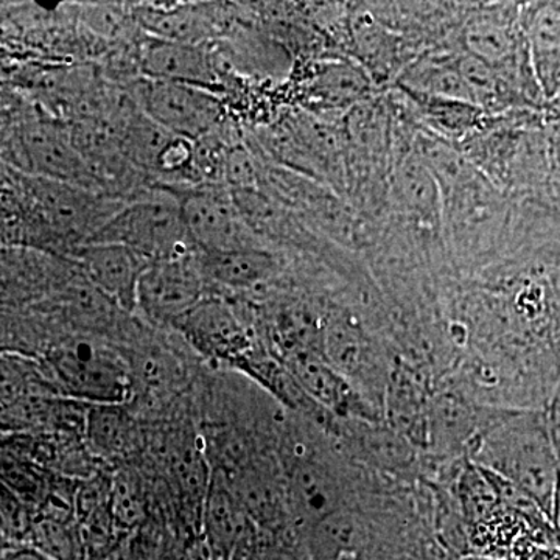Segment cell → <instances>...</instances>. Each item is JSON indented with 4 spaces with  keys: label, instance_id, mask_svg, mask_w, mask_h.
<instances>
[{
    "label": "cell",
    "instance_id": "obj_1",
    "mask_svg": "<svg viewBox=\"0 0 560 560\" xmlns=\"http://www.w3.org/2000/svg\"><path fill=\"white\" fill-rule=\"evenodd\" d=\"M469 456L536 501L551 523L560 467L547 410L501 411Z\"/></svg>",
    "mask_w": 560,
    "mask_h": 560
},
{
    "label": "cell",
    "instance_id": "obj_2",
    "mask_svg": "<svg viewBox=\"0 0 560 560\" xmlns=\"http://www.w3.org/2000/svg\"><path fill=\"white\" fill-rule=\"evenodd\" d=\"M58 394L84 405H128L135 400L130 364L119 346L95 335L73 334L47 357Z\"/></svg>",
    "mask_w": 560,
    "mask_h": 560
},
{
    "label": "cell",
    "instance_id": "obj_3",
    "mask_svg": "<svg viewBox=\"0 0 560 560\" xmlns=\"http://www.w3.org/2000/svg\"><path fill=\"white\" fill-rule=\"evenodd\" d=\"M86 243L124 245L150 261L197 253L175 198H145L121 206Z\"/></svg>",
    "mask_w": 560,
    "mask_h": 560
},
{
    "label": "cell",
    "instance_id": "obj_4",
    "mask_svg": "<svg viewBox=\"0 0 560 560\" xmlns=\"http://www.w3.org/2000/svg\"><path fill=\"white\" fill-rule=\"evenodd\" d=\"M206 290L198 253L151 261L140 278L136 313L151 327L172 329L205 298Z\"/></svg>",
    "mask_w": 560,
    "mask_h": 560
},
{
    "label": "cell",
    "instance_id": "obj_5",
    "mask_svg": "<svg viewBox=\"0 0 560 560\" xmlns=\"http://www.w3.org/2000/svg\"><path fill=\"white\" fill-rule=\"evenodd\" d=\"M191 245L198 254L261 246L243 219L234 197L219 187H197L173 195Z\"/></svg>",
    "mask_w": 560,
    "mask_h": 560
},
{
    "label": "cell",
    "instance_id": "obj_6",
    "mask_svg": "<svg viewBox=\"0 0 560 560\" xmlns=\"http://www.w3.org/2000/svg\"><path fill=\"white\" fill-rule=\"evenodd\" d=\"M172 329L189 348L221 363L241 370L253 359V340L248 324L242 319L234 305L219 296H205Z\"/></svg>",
    "mask_w": 560,
    "mask_h": 560
},
{
    "label": "cell",
    "instance_id": "obj_7",
    "mask_svg": "<svg viewBox=\"0 0 560 560\" xmlns=\"http://www.w3.org/2000/svg\"><path fill=\"white\" fill-rule=\"evenodd\" d=\"M143 114L165 131L197 142L221 120L220 102L201 88L149 80L142 88Z\"/></svg>",
    "mask_w": 560,
    "mask_h": 560
},
{
    "label": "cell",
    "instance_id": "obj_8",
    "mask_svg": "<svg viewBox=\"0 0 560 560\" xmlns=\"http://www.w3.org/2000/svg\"><path fill=\"white\" fill-rule=\"evenodd\" d=\"M81 276L121 311L135 315L140 278L151 261L116 243H83L72 250Z\"/></svg>",
    "mask_w": 560,
    "mask_h": 560
},
{
    "label": "cell",
    "instance_id": "obj_9",
    "mask_svg": "<svg viewBox=\"0 0 560 560\" xmlns=\"http://www.w3.org/2000/svg\"><path fill=\"white\" fill-rule=\"evenodd\" d=\"M20 151L43 179L72 184L90 190L94 176L73 139L50 124H35L22 132Z\"/></svg>",
    "mask_w": 560,
    "mask_h": 560
},
{
    "label": "cell",
    "instance_id": "obj_10",
    "mask_svg": "<svg viewBox=\"0 0 560 560\" xmlns=\"http://www.w3.org/2000/svg\"><path fill=\"white\" fill-rule=\"evenodd\" d=\"M206 285L228 291L264 289L278 278L280 261L264 246L198 254Z\"/></svg>",
    "mask_w": 560,
    "mask_h": 560
},
{
    "label": "cell",
    "instance_id": "obj_11",
    "mask_svg": "<svg viewBox=\"0 0 560 560\" xmlns=\"http://www.w3.org/2000/svg\"><path fill=\"white\" fill-rule=\"evenodd\" d=\"M523 35L545 98L560 94V2L522 5Z\"/></svg>",
    "mask_w": 560,
    "mask_h": 560
},
{
    "label": "cell",
    "instance_id": "obj_12",
    "mask_svg": "<svg viewBox=\"0 0 560 560\" xmlns=\"http://www.w3.org/2000/svg\"><path fill=\"white\" fill-rule=\"evenodd\" d=\"M142 69L149 80L190 84L206 91L217 83L215 66L200 44L153 40L143 51Z\"/></svg>",
    "mask_w": 560,
    "mask_h": 560
},
{
    "label": "cell",
    "instance_id": "obj_13",
    "mask_svg": "<svg viewBox=\"0 0 560 560\" xmlns=\"http://www.w3.org/2000/svg\"><path fill=\"white\" fill-rule=\"evenodd\" d=\"M202 510L209 544L219 555H230L248 537L250 517L232 492L223 474H213L210 477Z\"/></svg>",
    "mask_w": 560,
    "mask_h": 560
},
{
    "label": "cell",
    "instance_id": "obj_14",
    "mask_svg": "<svg viewBox=\"0 0 560 560\" xmlns=\"http://www.w3.org/2000/svg\"><path fill=\"white\" fill-rule=\"evenodd\" d=\"M84 441L101 458H124L138 447V423L127 405H90Z\"/></svg>",
    "mask_w": 560,
    "mask_h": 560
},
{
    "label": "cell",
    "instance_id": "obj_15",
    "mask_svg": "<svg viewBox=\"0 0 560 560\" xmlns=\"http://www.w3.org/2000/svg\"><path fill=\"white\" fill-rule=\"evenodd\" d=\"M394 194L411 219L419 220L423 226L436 223L441 210L440 186L419 154H408L397 165Z\"/></svg>",
    "mask_w": 560,
    "mask_h": 560
},
{
    "label": "cell",
    "instance_id": "obj_16",
    "mask_svg": "<svg viewBox=\"0 0 560 560\" xmlns=\"http://www.w3.org/2000/svg\"><path fill=\"white\" fill-rule=\"evenodd\" d=\"M370 91L371 80L366 73L346 62L326 66L313 83V95L330 108L359 103Z\"/></svg>",
    "mask_w": 560,
    "mask_h": 560
},
{
    "label": "cell",
    "instance_id": "obj_17",
    "mask_svg": "<svg viewBox=\"0 0 560 560\" xmlns=\"http://www.w3.org/2000/svg\"><path fill=\"white\" fill-rule=\"evenodd\" d=\"M44 267L40 261L20 256H0V302L33 298L44 289Z\"/></svg>",
    "mask_w": 560,
    "mask_h": 560
},
{
    "label": "cell",
    "instance_id": "obj_18",
    "mask_svg": "<svg viewBox=\"0 0 560 560\" xmlns=\"http://www.w3.org/2000/svg\"><path fill=\"white\" fill-rule=\"evenodd\" d=\"M3 560H50L35 547H22L11 550L3 556Z\"/></svg>",
    "mask_w": 560,
    "mask_h": 560
},
{
    "label": "cell",
    "instance_id": "obj_19",
    "mask_svg": "<svg viewBox=\"0 0 560 560\" xmlns=\"http://www.w3.org/2000/svg\"><path fill=\"white\" fill-rule=\"evenodd\" d=\"M0 560H3V556H2V558H0Z\"/></svg>",
    "mask_w": 560,
    "mask_h": 560
}]
</instances>
